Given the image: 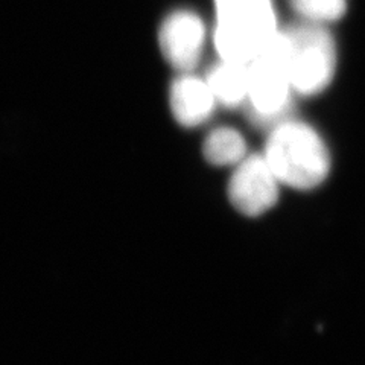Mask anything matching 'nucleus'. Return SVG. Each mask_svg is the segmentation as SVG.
Instances as JSON below:
<instances>
[{
	"label": "nucleus",
	"instance_id": "obj_1",
	"mask_svg": "<svg viewBox=\"0 0 365 365\" xmlns=\"http://www.w3.org/2000/svg\"><path fill=\"white\" fill-rule=\"evenodd\" d=\"M264 155L284 186L297 190L318 187L330 173V154L311 125L283 120L272 127Z\"/></svg>",
	"mask_w": 365,
	"mask_h": 365
},
{
	"label": "nucleus",
	"instance_id": "obj_3",
	"mask_svg": "<svg viewBox=\"0 0 365 365\" xmlns=\"http://www.w3.org/2000/svg\"><path fill=\"white\" fill-rule=\"evenodd\" d=\"M284 60L295 93L314 96L332 83L336 71V46L323 25L302 23L280 29Z\"/></svg>",
	"mask_w": 365,
	"mask_h": 365
},
{
	"label": "nucleus",
	"instance_id": "obj_8",
	"mask_svg": "<svg viewBox=\"0 0 365 365\" xmlns=\"http://www.w3.org/2000/svg\"><path fill=\"white\" fill-rule=\"evenodd\" d=\"M218 104L235 108L248 99V64L221 60L205 76Z\"/></svg>",
	"mask_w": 365,
	"mask_h": 365
},
{
	"label": "nucleus",
	"instance_id": "obj_10",
	"mask_svg": "<svg viewBox=\"0 0 365 365\" xmlns=\"http://www.w3.org/2000/svg\"><path fill=\"white\" fill-rule=\"evenodd\" d=\"M289 4L297 14L317 25L336 21L347 11L346 0H289Z\"/></svg>",
	"mask_w": 365,
	"mask_h": 365
},
{
	"label": "nucleus",
	"instance_id": "obj_5",
	"mask_svg": "<svg viewBox=\"0 0 365 365\" xmlns=\"http://www.w3.org/2000/svg\"><path fill=\"white\" fill-rule=\"evenodd\" d=\"M280 185L265 155L251 154L235 166L227 187L228 200L239 213L256 218L277 204Z\"/></svg>",
	"mask_w": 365,
	"mask_h": 365
},
{
	"label": "nucleus",
	"instance_id": "obj_4",
	"mask_svg": "<svg viewBox=\"0 0 365 365\" xmlns=\"http://www.w3.org/2000/svg\"><path fill=\"white\" fill-rule=\"evenodd\" d=\"M292 84L284 60L280 29L265 51L248 64V102L257 123L276 127L287 120L292 104Z\"/></svg>",
	"mask_w": 365,
	"mask_h": 365
},
{
	"label": "nucleus",
	"instance_id": "obj_7",
	"mask_svg": "<svg viewBox=\"0 0 365 365\" xmlns=\"http://www.w3.org/2000/svg\"><path fill=\"white\" fill-rule=\"evenodd\" d=\"M169 102L175 120L182 127L193 128L212 116L216 99L207 81L189 72L170 86Z\"/></svg>",
	"mask_w": 365,
	"mask_h": 365
},
{
	"label": "nucleus",
	"instance_id": "obj_9",
	"mask_svg": "<svg viewBox=\"0 0 365 365\" xmlns=\"http://www.w3.org/2000/svg\"><path fill=\"white\" fill-rule=\"evenodd\" d=\"M202 154L213 166H236L247 157V143L235 128L221 127L205 137Z\"/></svg>",
	"mask_w": 365,
	"mask_h": 365
},
{
	"label": "nucleus",
	"instance_id": "obj_2",
	"mask_svg": "<svg viewBox=\"0 0 365 365\" xmlns=\"http://www.w3.org/2000/svg\"><path fill=\"white\" fill-rule=\"evenodd\" d=\"M215 48L221 60L250 64L277 36L271 0H215Z\"/></svg>",
	"mask_w": 365,
	"mask_h": 365
},
{
	"label": "nucleus",
	"instance_id": "obj_6",
	"mask_svg": "<svg viewBox=\"0 0 365 365\" xmlns=\"http://www.w3.org/2000/svg\"><path fill=\"white\" fill-rule=\"evenodd\" d=\"M158 43L166 61L178 72L189 73L200 63L204 49V21L187 9L170 13L160 26Z\"/></svg>",
	"mask_w": 365,
	"mask_h": 365
}]
</instances>
